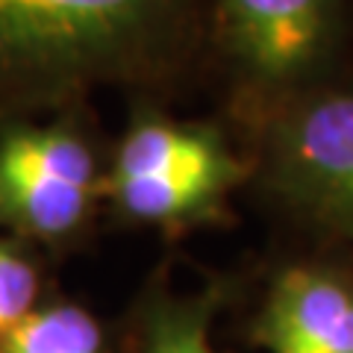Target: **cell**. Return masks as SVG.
<instances>
[{"label": "cell", "mask_w": 353, "mask_h": 353, "mask_svg": "<svg viewBox=\"0 0 353 353\" xmlns=\"http://www.w3.org/2000/svg\"><path fill=\"white\" fill-rule=\"evenodd\" d=\"M189 30V0H0V106L145 77Z\"/></svg>", "instance_id": "1"}, {"label": "cell", "mask_w": 353, "mask_h": 353, "mask_svg": "<svg viewBox=\"0 0 353 353\" xmlns=\"http://www.w3.org/2000/svg\"><path fill=\"white\" fill-rule=\"evenodd\" d=\"M250 165L215 127L139 109L103 174V203L124 224L189 230L227 218Z\"/></svg>", "instance_id": "2"}, {"label": "cell", "mask_w": 353, "mask_h": 353, "mask_svg": "<svg viewBox=\"0 0 353 353\" xmlns=\"http://www.w3.org/2000/svg\"><path fill=\"white\" fill-rule=\"evenodd\" d=\"M101 157L71 118L0 130V236L68 245L103 203Z\"/></svg>", "instance_id": "3"}, {"label": "cell", "mask_w": 353, "mask_h": 353, "mask_svg": "<svg viewBox=\"0 0 353 353\" xmlns=\"http://www.w3.org/2000/svg\"><path fill=\"white\" fill-rule=\"evenodd\" d=\"M262 180L306 224L353 239V92L309 88L274 109Z\"/></svg>", "instance_id": "4"}, {"label": "cell", "mask_w": 353, "mask_h": 353, "mask_svg": "<svg viewBox=\"0 0 353 353\" xmlns=\"http://www.w3.org/2000/svg\"><path fill=\"white\" fill-rule=\"evenodd\" d=\"M218 36L259 101L309 92L341 36V0H218Z\"/></svg>", "instance_id": "5"}, {"label": "cell", "mask_w": 353, "mask_h": 353, "mask_svg": "<svg viewBox=\"0 0 353 353\" xmlns=\"http://www.w3.org/2000/svg\"><path fill=\"white\" fill-rule=\"evenodd\" d=\"M250 339L265 353H353V277L324 262L285 265L253 315Z\"/></svg>", "instance_id": "6"}, {"label": "cell", "mask_w": 353, "mask_h": 353, "mask_svg": "<svg viewBox=\"0 0 353 353\" xmlns=\"http://www.w3.org/2000/svg\"><path fill=\"white\" fill-rule=\"evenodd\" d=\"M224 301L218 285L174 292L153 285L136 306V353H218L212 324Z\"/></svg>", "instance_id": "7"}, {"label": "cell", "mask_w": 353, "mask_h": 353, "mask_svg": "<svg viewBox=\"0 0 353 353\" xmlns=\"http://www.w3.org/2000/svg\"><path fill=\"white\" fill-rule=\"evenodd\" d=\"M0 353H112V341L92 309L41 301L0 336Z\"/></svg>", "instance_id": "8"}, {"label": "cell", "mask_w": 353, "mask_h": 353, "mask_svg": "<svg viewBox=\"0 0 353 353\" xmlns=\"http://www.w3.org/2000/svg\"><path fill=\"white\" fill-rule=\"evenodd\" d=\"M41 303V271L30 250L0 236V336Z\"/></svg>", "instance_id": "9"}]
</instances>
